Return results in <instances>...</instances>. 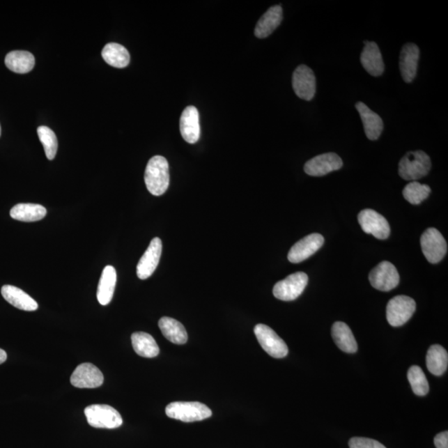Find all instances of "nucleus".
Instances as JSON below:
<instances>
[{"label": "nucleus", "instance_id": "4468645a", "mask_svg": "<svg viewBox=\"0 0 448 448\" xmlns=\"http://www.w3.org/2000/svg\"><path fill=\"white\" fill-rule=\"evenodd\" d=\"M162 254V242L159 238L152 239L149 247L145 254L139 261L137 273V277L141 280H146L152 276V274L158 267L160 256Z\"/></svg>", "mask_w": 448, "mask_h": 448}, {"label": "nucleus", "instance_id": "f8f14e48", "mask_svg": "<svg viewBox=\"0 0 448 448\" xmlns=\"http://www.w3.org/2000/svg\"><path fill=\"white\" fill-rule=\"evenodd\" d=\"M104 376L100 369L91 363L78 365L71 376L74 387L79 389H95L102 386Z\"/></svg>", "mask_w": 448, "mask_h": 448}, {"label": "nucleus", "instance_id": "9b49d317", "mask_svg": "<svg viewBox=\"0 0 448 448\" xmlns=\"http://www.w3.org/2000/svg\"><path fill=\"white\" fill-rule=\"evenodd\" d=\"M359 224L365 233L378 239L388 238L390 227L385 217L373 210H364L358 216Z\"/></svg>", "mask_w": 448, "mask_h": 448}, {"label": "nucleus", "instance_id": "2f4dec72", "mask_svg": "<svg viewBox=\"0 0 448 448\" xmlns=\"http://www.w3.org/2000/svg\"><path fill=\"white\" fill-rule=\"evenodd\" d=\"M38 134L43 148H45L47 158L52 160L55 158L58 151V139L55 133L47 126L42 125L38 128Z\"/></svg>", "mask_w": 448, "mask_h": 448}, {"label": "nucleus", "instance_id": "9d476101", "mask_svg": "<svg viewBox=\"0 0 448 448\" xmlns=\"http://www.w3.org/2000/svg\"><path fill=\"white\" fill-rule=\"evenodd\" d=\"M293 86L299 98L311 101L314 98L316 91L314 72L306 65H300L293 73Z\"/></svg>", "mask_w": 448, "mask_h": 448}, {"label": "nucleus", "instance_id": "a878e982", "mask_svg": "<svg viewBox=\"0 0 448 448\" xmlns=\"http://www.w3.org/2000/svg\"><path fill=\"white\" fill-rule=\"evenodd\" d=\"M102 55L107 64L116 68L128 67L130 61L128 50L116 43H107L102 49Z\"/></svg>", "mask_w": 448, "mask_h": 448}, {"label": "nucleus", "instance_id": "c756f323", "mask_svg": "<svg viewBox=\"0 0 448 448\" xmlns=\"http://www.w3.org/2000/svg\"><path fill=\"white\" fill-rule=\"evenodd\" d=\"M408 380L410 383L413 393L417 396H425L429 392V385L425 373L419 366L413 365L408 371Z\"/></svg>", "mask_w": 448, "mask_h": 448}, {"label": "nucleus", "instance_id": "72a5a7b5", "mask_svg": "<svg viewBox=\"0 0 448 448\" xmlns=\"http://www.w3.org/2000/svg\"><path fill=\"white\" fill-rule=\"evenodd\" d=\"M434 445L437 448H448V432L440 433L434 438Z\"/></svg>", "mask_w": 448, "mask_h": 448}, {"label": "nucleus", "instance_id": "7c9ffc66", "mask_svg": "<svg viewBox=\"0 0 448 448\" xmlns=\"http://www.w3.org/2000/svg\"><path fill=\"white\" fill-rule=\"evenodd\" d=\"M431 188L427 185H422L417 181H412L403 189L404 199L412 204H420L429 196Z\"/></svg>", "mask_w": 448, "mask_h": 448}, {"label": "nucleus", "instance_id": "a211bd4d", "mask_svg": "<svg viewBox=\"0 0 448 448\" xmlns=\"http://www.w3.org/2000/svg\"><path fill=\"white\" fill-rule=\"evenodd\" d=\"M364 47L360 56L361 64L371 75L381 76L385 71V63L380 49L375 42L364 41Z\"/></svg>", "mask_w": 448, "mask_h": 448}, {"label": "nucleus", "instance_id": "cd10ccee", "mask_svg": "<svg viewBox=\"0 0 448 448\" xmlns=\"http://www.w3.org/2000/svg\"><path fill=\"white\" fill-rule=\"evenodd\" d=\"M46 215V208L36 203H19L10 210L12 219L22 222H37Z\"/></svg>", "mask_w": 448, "mask_h": 448}, {"label": "nucleus", "instance_id": "c85d7f7f", "mask_svg": "<svg viewBox=\"0 0 448 448\" xmlns=\"http://www.w3.org/2000/svg\"><path fill=\"white\" fill-rule=\"evenodd\" d=\"M132 346L136 353L141 357L154 358L160 354V348L150 334L136 332L132 336Z\"/></svg>", "mask_w": 448, "mask_h": 448}, {"label": "nucleus", "instance_id": "20e7f679", "mask_svg": "<svg viewBox=\"0 0 448 448\" xmlns=\"http://www.w3.org/2000/svg\"><path fill=\"white\" fill-rule=\"evenodd\" d=\"M84 413L89 425L95 428L114 429L123 423L119 412L106 404H93L86 408Z\"/></svg>", "mask_w": 448, "mask_h": 448}, {"label": "nucleus", "instance_id": "aec40b11", "mask_svg": "<svg viewBox=\"0 0 448 448\" xmlns=\"http://www.w3.org/2000/svg\"><path fill=\"white\" fill-rule=\"evenodd\" d=\"M284 19V12L281 6L269 8L259 20L255 28V36L258 38H266L279 27Z\"/></svg>", "mask_w": 448, "mask_h": 448}, {"label": "nucleus", "instance_id": "423d86ee", "mask_svg": "<svg viewBox=\"0 0 448 448\" xmlns=\"http://www.w3.org/2000/svg\"><path fill=\"white\" fill-rule=\"evenodd\" d=\"M308 277L305 272L291 274L284 280L278 281L273 287L274 297L281 301L291 302L298 298L305 290Z\"/></svg>", "mask_w": 448, "mask_h": 448}, {"label": "nucleus", "instance_id": "6ab92c4d", "mask_svg": "<svg viewBox=\"0 0 448 448\" xmlns=\"http://www.w3.org/2000/svg\"><path fill=\"white\" fill-rule=\"evenodd\" d=\"M355 107L360 113L364 125V132L369 140H378L383 130H384V123H383L381 117L377 113L371 110L363 102H359L356 103Z\"/></svg>", "mask_w": 448, "mask_h": 448}, {"label": "nucleus", "instance_id": "bb28decb", "mask_svg": "<svg viewBox=\"0 0 448 448\" xmlns=\"http://www.w3.org/2000/svg\"><path fill=\"white\" fill-rule=\"evenodd\" d=\"M6 64L12 72L27 73L33 70L36 59L27 51H12L6 56Z\"/></svg>", "mask_w": 448, "mask_h": 448}, {"label": "nucleus", "instance_id": "2eb2a0df", "mask_svg": "<svg viewBox=\"0 0 448 448\" xmlns=\"http://www.w3.org/2000/svg\"><path fill=\"white\" fill-rule=\"evenodd\" d=\"M343 167L340 156L334 153H325L316 156L306 163L304 171L311 176H323L338 171Z\"/></svg>", "mask_w": 448, "mask_h": 448}, {"label": "nucleus", "instance_id": "0eeeda50", "mask_svg": "<svg viewBox=\"0 0 448 448\" xmlns=\"http://www.w3.org/2000/svg\"><path fill=\"white\" fill-rule=\"evenodd\" d=\"M254 333L261 346L272 357L281 359L288 355L286 343L269 326L263 324L256 325Z\"/></svg>", "mask_w": 448, "mask_h": 448}, {"label": "nucleus", "instance_id": "f3484780", "mask_svg": "<svg viewBox=\"0 0 448 448\" xmlns=\"http://www.w3.org/2000/svg\"><path fill=\"white\" fill-rule=\"evenodd\" d=\"M180 133L183 139L190 144L198 142L200 137L199 114L197 108L186 107L180 121Z\"/></svg>", "mask_w": 448, "mask_h": 448}, {"label": "nucleus", "instance_id": "dca6fc26", "mask_svg": "<svg viewBox=\"0 0 448 448\" xmlns=\"http://www.w3.org/2000/svg\"><path fill=\"white\" fill-rule=\"evenodd\" d=\"M420 51L415 43H407L400 53L399 68L404 82L410 84L417 75Z\"/></svg>", "mask_w": 448, "mask_h": 448}, {"label": "nucleus", "instance_id": "7ed1b4c3", "mask_svg": "<svg viewBox=\"0 0 448 448\" xmlns=\"http://www.w3.org/2000/svg\"><path fill=\"white\" fill-rule=\"evenodd\" d=\"M165 412L171 419L185 423L207 419L213 415L210 408L199 402H173L168 404Z\"/></svg>", "mask_w": 448, "mask_h": 448}, {"label": "nucleus", "instance_id": "f257e3e1", "mask_svg": "<svg viewBox=\"0 0 448 448\" xmlns=\"http://www.w3.org/2000/svg\"><path fill=\"white\" fill-rule=\"evenodd\" d=\"M145 182L148 191L155 196L167 192L169 185V171L167 160L163 156L152 157L145 172Z\"/></svg>", "mask_w": 448, "mask_h": 448}, {"label": "nucleus", "instance_id": "1a4fd4ad", "mask_svg": "<svg viewBox=\"0 0 448 448\" xmlns=\"http://www.w3.org/2000/svg\"><path fill=\"white\" fill-rule=\"evenodd\" d=\"M369 279L373 288L389 291L398 286L399 274L392 263L382 262L369 273Z\"/></svg>", "mask_w": 448, "mask_h": 448}, {"label": "nucleus", "instance_id": "412c9836", "mask_svg": "<svg viewBox=\"0 0 448 448\" xmlns=\"http://www.w3.org/2000/svg\"><path fill=\"white\" fill-rule=\"evenodd\" d=\"M1 293L3 298L20 310L26 311H34L38 308L36 300H33L29 295L24 293L23 290L18 287L6 285L2 287Z\"/></svg>", "mask_w": 448, "mask_h": 448}, {"label": "nucleus", "instance_id": "6e6552de", "mask_svg": "<svg viewBox=\"0 0 448 448\" xmlns=\"http://www.w3.org/2000/svg\"><path fill=\"white\" fill-rule=\"evenodd\" d=\"M422 251L430 263H438L447 252L445 238L436 229L430 228L422 235Z\"/></svg>", "mask_w": 448, "mask_h": 448}, {"label": "nucleus", "instance_id": "393cba45", "mask_svg": "<svg viewBox=\"0 0 448 448\" xmlns=\"http://www.w3.org/2000/svg\"><path fill=\"white\" fill-rule=\"evenodd\" d=\"M426 364L428 371L433 376H442L448 366L447 351L440 345L431 346L426 357Z\"/></svg>", "mask_w": 448, "mask_h": 448}, {"label": "nucleus", "instance_id": "5701e85b", "mask_svg": "<svg viewBox=\"0 0 448 448\" xmlns=\"http://www.w3.org/2000/svg\"><path fill=\"white\" fill-rule=\"evenodd\" d=\"M116 271L112 266H107L103 269L101 279H100L97 297L100 304L107 306L111 302L116 285Z\"/></svg>", "mask_w": 448, "mask_h": 448}, {"label": "nucleus", "instance_id": "f03ea898", "mask_svg": "<svg viewBox=\"0 0 448 448\" xmlns=\"http://www.w3.org/2000/svg\"><path fill=\"white\" fill-rule=\"evenodd\" d=\"M431 168L432 163L425 152L410 151L400 160L399 173L403 180L416 181L427 176Z\"/></svg>", "mask_w": 448, "mask_h": 448}, {"label": "nucleus", "instance_id": "473e14b6", "mask_svg": "<svg viewBox=\"0 0 448 448\" xmlns=\"http://www.w3.org/2000/svg\"><path fill=\"white\" fill-rule=\"evenodd\" d=\"M349 446L350 448H386L380 442L367 438H352Z\"/></svg>", "mask_w": 448, "mask_h": 448}, {"label": "nucleus", "instance_id": "c9c22d12", "mask_svg": "<svg viewBox=\"0 0 448 448\" xmlns=\"http://www.w3.org/2000/svg\"><path fill=\"white\" fill-rule=\"evenodd\" d=\"M0 134H1V126H0Z\"/></svg>", "mask_w": 448, "mask_h": 448}, {"label": "nucleus", "instance_id": "b1692460", "mask_svg": "<svg viewBox=\"0 0 448 448\" xmlns=\"http://www.w3.org/2000/svg\"><path fill=\"white\" fill-rule=\"evenodd\" d=\"M159 327L163 336L176 345H184L188 341V334L185 326L171 317H162L159 321Z\"/></svg>", "mask_w": 448, "mask_h": 448}, {"label": "nucleus", "instance_id": "39448f33", "mask_svg": "<svg viewBox=\"0 0 448 448\" xmlns=\"http://www.w3.org/2000/svg\"><path fill=\"white\" fill-rule=\"evenodd\" d=\"M415 310V300L407 295H397L391 299L387 305V320L390 325L399 327L411 319Z\"/></svg>", "mask_w": 448, "mask_h": 448}, {"label": "nucleus", "instance_id": "4be33fe9", "mask_svg": "<svg viewBox=\"0 0 448 448\" xmlns=\"http://www.w3.org/2000/svg\"><path fill=\"white\" fill-rule=\"evenodd\" d=\"M332 334L334 343L342 351L348 354H353L357 351V342L350 328L346 323L341 321L334 323Z\"/></svg>", "mask_w": 448, "mask_h": 448}, {"label": "nucleus", "instance_id": "ddd939ff", "mask_svg": "<svg viewBox=\"0 0 448 448\" xmlns=\"http://www.w3.org/2000/svg\"><path fill=\"white\" fill-rule=\"evenodd\" d=\"M323 235L312 233L303 238L291 247L288 254V260L291 263H300L310 258L324 245Z\"/></svg>", "mask_w": 448, "mask_h": 448}, {"label": "nucleus", "instance_id": "f704fd0d", "mask_svg": "<svg viewBox=\"0 0 448 448\" xmlns=\"http://www.w3.org/2000/svg\"><path fill=\"white\" fill-rule=\"evenodd\" d=\"M7 360L6 352L2 349H0V364L6 362Z\"/></svg>", "mask_w": 448, "mask_h": 448}]
</instances>
